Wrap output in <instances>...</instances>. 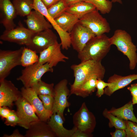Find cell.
<instances>
[{
	"label": "cell",
	"mask_w": 137,
	"mask_h": 137,
	"mask_svg": "<svg viewBox=\"0 0 137 137\" xmlns=\"http://www.w3.org/2000/svg\"><path fill=\"white\" fill-rule=\"evenodd\" d=\"M70 67L73 71L75 80L71 85L70 95L75 94L84 83L93 76H96L98 79H103L106 72L101 61L92 60L73 64Z\"/></svg>",
	"instance_id": "obj_1"
},
{
	"label": "cell",
	"mask_w": 137,
	"mask_h": 137,
	"mask_svg": "<svg viewBox=\"0 0 137 137\" xmlns=\"http://www.w3.org/2000/svg\"><path fill=\"white\" fill-rule=\"evenodd\" d=\"M109 39L105 34L93 38L78 53V58L81 62L88 60L101 61L110 50L111 45Z\"/></svg>",
	"instance_id": "obj_2"
},
{
	"label": "cell",
	"mask_w": 137,
	"mask_h": 137,
	"mask_svg": "<svg viewBox=\"0 0 137 137\" xmlns=\"http://www.w3.org/2000/svg\"><path fill=\"white\" fill-rule=\"evenodd\" d=\"M109 39L111 45H115L118 50L127 57L130 69L134 70L137 64V48L130 35L124 30L117 29Z\"/></svg>",
	"instance_id": "obj_3"
},
{
	"label": "cell",
	"mask_w": 137,
	"mask_h": 137,
	"mask_svg": "<svg viewBox=\"0 0 137 137\" xmlns=\"http://www.w3.org/2000/svg\"><path fill=\"white\" fill-rule=\"evenodd\" d=\"M53 71V68L50 67L48 63L41 64L38 62L25 67L22 71L21 75L16 79L21 81L25 87L31 88L41 80L45 73Z\"/></svg>",
	"instance_id": "obj_4"
},
{
	"label": "cell",
	"mask_w": 137,
	"mask_h": 137,
	"mask_svg": "<svg viewBox=\"0 0 137 137\" xmlns=\"http://www.w3.org/2000/svg\"><path fill=\"white\" fill-rule=\"evenodd\" d=\"M79 22L96 36L109 33L111 30L109 23L96 9L80 19Z\"/></svg>",
	"instance_id": "obj_5"
},
{
	"label": "cell",
	"mask_w": 137,
	"mask_h": 137,
	"mask_svg": "<svg viewBox=\"0 0 137 137\" xmlns=\"http://www.w3.org/2000/svg\"><path fill=\"white\" fill-rule=\"evenodd\" d=\"M24 47L14 50H0V82L5 79L11 70L21 65V58Z\"/></svg>",
	"instance_id": "obj_6"
},
{
	"label": "cell",
	"mask_w": 137,
	"mask_h": 137,
	"mask_svg": "<svg viewBox=\"0 0 137 137\" xmlns=\"http://www.w3.org/2000/svg\"><path fill=\"white\" fill-rule=\"evenodd\" d=\"M73 121L77 129L89 134H91L96 125L95 117L89 110L85 102L73 115Z\"/></svg>",
	"instance_id": "obj_7"
},
{
	"label": "cell",
	"mask_w": 137,
	"mask_h": 137,
	"mask_svg": "<svg viewBox=\"0 0 137 137\" xmlns=\"http://www.w3.org/2000/svg\"><path fill=\"white\" fill-rule=\"evenodd\" d=\"M16 113L19 119L18 125L27 129L33 123L40 120L33 107L22 96L15 102Z\"/></svg>",
	"instance_id": "obj_8"
},
{
	"label": "cell",
	"mask_w": 137,
	"mask_h": 137,
	"mask_svg": "<svg viewBox=\"0 0 137 137\" xmlns=\"http://www.w3.org/2000/svg\"><path fill=\"white\" fill-rule=\"evenodd\" d=\"M68 81L64 79L55 86L54 101L52 112L59 115L65 121L63 113L65 109L68 107L70 103L67 100V96L70 95V90L67 87Z\"/></svg>",
	"instance_id": "obj_9"
},
{
	"label": "cell",
	"mask_w": 137,
	"mask_h": 137,
	"mask_svg": "<svg viewBox=\"0 0 137 137\" xmlns=\"http://www.w3.org/2000/svg\"><path fill=\"white\" fill-rule=\"evenodd\" d=\"M56 35L50 29H48L34 33L26 47L40 53L58 41Z\"/></svg>",
	"instance_id": "obj_10"
},
{
	"label": "cell",
	"mask_w": 137,
	"mask_h": 137,
	"mask_svg": "<svg viewBox=\"0 0 137 137\" xmlns=\"http://www.w3.org/2000/svg\"><path fill=\"white\" fill-rule=\"evenodd\" d=\"M21 95L31 105L39 119L46 122L53 114L52 111L46 110L38 95L31 88L24 87L21 89Z\"/></svg>",
	"instance_id": "obj_11"
},
{
	"label": "cell",
	"mask_w": 137,
	"mask_h": 137,
	"mask_svg": "<svg viewBox=\"0 0 137 137\" xmlns=\"http://www.w3.org/2000/svg\"><path fill=\"white\" fill-rule=\"evenodd\" d=\"M71 45L78 53L81 52L88 42L96 36L79 22L70 33Z\"/></svg>",
	"instance_id": "obj_12"
},
{
	"label": "cell",
	"mask_w": 137,
	"mask_h": 137,
	"mask_svg": "<svg viewBox=\"0 0 137 137\" xmlns=\"http://www.w3.org/2000/svg\"><path fill=\"white\" fill-rule=\"evenodd\" d=\"M61 47V43L57 41L40 52L38 62L41 64L48 63L53 68L60 62H65L69 58L62 53Z\"/></svg>",
	"instance_id": "obj_13"
},
{
	"label": "cell",
	"mask_w": 137,
	"mask_h": 137,
	"mask_svg": "<svg viewBox=\"0 0 137 137\" xmlns=\"http://www.w3.org/2000/svg\"><path fill=\"white\" fill-rule=\"evenodd\" d=\"M34 34L21 25L11 30H5L0 36V39L4 41L26 46Z\"/></svg>",
	"instance_id": "obj_14"
},
{
	"label": "cell",
	"mask_w": 137,
	"mask_h": 137,
	"mask_svg": "<svg viewBox=\"0 0 137 137\" xmlns=\"http://www.w3.org/2000/svg\"><path fill=\"white\" fill-rule=\"evenodd\" d=\"M0 83V107L11 108L13 102L22 96L21 91L10 80L5 79Z\"/></svg>",
	"instance_id": "obj_15"
},
{
	"label": "cell",
	"mask_w": 137,
	"mask_h": 137,
	"mask_svg": "<svg viewBox=\"0 0 137 137\" xmlns=\"http://www.w3.org/2000/svg\"><path fill=\"white\" fill-rule=\"evenodd\" d=\"M17 15L14 6L10 0H0V23L8 30L15 27L14 21Z\"/></svg>",
	"instance_id": "obj_16"
},
{
	"label": "cell",
	"mask_w": 137,
	"mask_h": 137,
	"mask_svg": "<svg viewBox=\"0 0 137 137\" xmlns=\"http://www.w3.org/2000/svg\"><path fill=\"white\" fill-rule=\"evenodd\" d=\"M42 14L35 10L32 11L27 16L24 22L27 28L34 33L53 27L50 23Z\"/></svg>",
	"instance_id": "obj_17"
},
{
	"label": "cell",
	"mask_w": 137,
	"mask_h": 137,
	"mask_svg": "<svg viewBox=\"0 0 137 137\" xmlns=\"http://www.w3.org/2000/svg\"><path fill=\"white\" fill-rule=\"evenodd\" d=\"M137 79V74L122 76L114 74L109 77L108 82L112 85L106 87L104 90V94L110 96L114 92L123 88L130 84L133 81Z\"/></svg>",
	"instance_id": "obj_18"
},
{
	"label": "cell",
	"mask_w": 137,
	"mask_h": 137,
	"mask_svg": "<svg viewBox=\"0 0 137 137\" xmlns=\"http://www.w3.org/2000/svg\"><path fill=\"white\" fill-rule=\"evenodd\" d=\"M25 137H55L56 136L48 124L40 120L32 123L27 129Z\"/></svg>",
	"instance_id": "obj_19"
},
{
	"label": "cell",
	"mask_w": 137,
	"mask_h": 137,
	"mask_svg": "<svg viewBox=\"0 0 137 137\" xmlns=\"http://www.w3.org/2000/svg\"><path fill=\"white\" fill-rule=\"evenodd\" d=\"M64 121L58 114L54 113L47 123L52 130L58 137H72L76 128L74 127L71 130H68L63 125Z\"/></svg>",
	"instance_id": "obj_20"
},
{
	"label": "cell",
	"mask_w": 137,
	"mask_h": 137,
	"mask_svg": "<svg viewBox=\"0 0 137 137\" xmlns=\"http://www.w3.org/2000/svg\"><path fill=\"white\" fill-rule=\"evenodd\" d=\"M54 20L62 29L70 34L75 25L79 22V19L74 15L65 11Z\"/></svg>",
	"instance_id": "obj_21"
},
{
	"label": "cell",
	"mask_w": 137,
	"mask_h": 137,
	"mask_svg": "<svg viewBox=\"0 0 137 137\" xmlns=\"http://www.w3.org/2000/svg\"><path fill=\"white\" fill-rule=\"evenodd\" d=\"M133 104L130 101L122 107L118 108H112L109 112L124 120H129L137 123V119L133 112Z\"/></svg>",
	"instance_id": "obj_22"
},
{
	"label": "cell",
	"mask_w": 137,
	"mask_h": 137,
	"mask_svg": "<svg viewBox=\"0 0 137 137\" xmlns=\"http://www.w3.org/2000/svg\"><path fill=\"white\" fill-rule=\"evenodd\" d=\"M95 9V7L92 4L81 1L69 6L66 11L74 15L79 19Z\"/></svg>",
	"instance_id": "obj_23"
},
{
	"label": "cell",
	"mask_w": 137,
	"mask_h": 137,
	"mask_svg": "<svg viewBox=\"0 0 137 137\" xmlns=\"http://www.w3.org/2000/svg\"><path fill=\"white\" fill-rule=\"evenodd\" d=\"M12 3L17 15L21 16H27L33 9V0H13Z\"/></svg>",
	"instance_id": "obj_24"
},
{
	"label": "cell",
	"mask_w": 137,
	"mask_h": 137,
	"mask_svg": "<svg viewBox=\"0 0 137 137\" xmlns=\"http://www.w3.org/2000/svg\"><path fill=\"white\" fill-rule=\"evenodd\" d=\"M97 79L96 76L92 77L83 84L75 94L83 97L89 96L95 90Z\"/></svg>",
	"instance_id": "obj_25"
},
{
	"label": "cell",
	"mask_w": 137,
	"mask_h": 137,
	"mask_svg": "<svg viewBox=\"0 0 137 137\" xmlns=\"http://www.w3.org/2000/svg\"><path fill=\"white\" fill-rule=\"evenodd\" d=\"M37 53L35 51L24 47L21 57V65L26 67L38 62L39 57Z\"/></svg>",
	"instance_id": "obj_26"
},
{
	"label": "cell",
	"mask_w": 137,
	"mask_h": 137,
	"mask_svg": "<svg viewBox=\"0 0 137 137\" xmlns=\"http://www.w3.org/2000/svg\"><path fill=\"white\" fill-rule=\"evenodd\" d=\"M54 84L46 83L41 80L38 81L31 88L38 95H49L54 97Z\"/></svg>",
	"instance_id": "obj_27"
},
{
	"label": "cell",
	"mask_w": 137,
	"mask_h": 137,
	"mask_svg": "<svg viewBox=\"0 0 137 137\" xmlns=\"http://www.w3.org/2000/svg\"><path fill=\"white\" fill-rule=\"evenodd\" d=\"M102 114L104 116L109 119L110 128L114 127L115 128L125 130L126 125L125 120L113 115L107 109L104 110Z\"/></svg>",
	"instance_id": "obj_28"
},
{
	"label": "cell",
	"mask_w": 137,
	"mask_h": 137,
	"mask_svg": "<svg viewBox=\"0 0 137 137\" xmlns=\"http://www.w3.org/2000/svg\"><path fill=\"white\" fill-rule=\"evenodd\" d=\"M83 1L92 4L103 14L109 13L112 8V2L109 0H83Z\"/></svg>",
	"instance_id": "obj_29"
},
{
	"label": "cell",
	"mask_w": 137,
	"mask_h": 137,
	"mask_svg": "<svg viewBox=\"0 0 137 137\" xmlns=\"http://www.w3.org/2000/svg\"><path fill=\"white\" fill-rule=\"evenodd\" d=\"M68 7L64 0H61L47 8V11L54 19L65 11Z\"/></svg>",
	"instance_id": "obj_30"
},
{
	"label": "cell",
	"mask_w": 137,
	"mask_h": 137,
	"mask_svg": "<svg viewBox=\"0 0 137 137\" xmlns=\"http://www.w3.org/2000/svg\"><path fill=\"white\" fill-rule=\"evenodd\" d=\"M32 6L33 9L43 14L49 22L53 20L48 12L47 8L41 0H33Z\"/></svg>",
	"instance_id": "obj_31"
},
{
	"label": "cell",
	"mask_w": 137,
	"mask_h": 137,
	"mask_svg": "<svg viewBox=\"0 0 137 137\" xmlns=\"http://www.w3.org/2000/svg\"><path fill=\"white\" fill-rule=\"evenodd\" d=\"M125 121L126 137H137V123L130 121Z\"/></svg>",
	"instance_id": "obj_32"
},
{
	"label": "cell",
	"mask_w": 137,
	"mask_h": 137,
	"mask_svg": "<svg viewBox=\"0 0 137 137\" xmlns=\"http://www.w3.org/2000/svg\"><path fill=\"white\" fill-rule=\"evenodd\" d=\"M38 96L42 101L44 108L52 112L54 101V97L49 95H39Z\"/></svg>",
	"instance_id": "obj_33"
},
{
	"label": "cell",
	"mask_w": 137,
	"mask_h": 137,
	"mask_svg": "<svg viewBox=\"0 0 137 137\" xmlns=\"http://www.w3.org/2000/svg\"><path fill=\"white\" fill-rule=\"evenodd\" d=\"M19 119L16 112L11 110L10 114L5 118L4 124L8 126L14 127L18 124Z\"/></svg>",
	"instance_id": "obj_34"
},
{
	"label": "cell",
	"mask_w": 137,
	"mask_h": 137,
	"mask_svg": "<svg viewBox=\"0 0 137 137\" xmlns=\"http://www.w3.org/2000/svg\"><path fill=\"white\" fill-rule=\"evenodd\" d=\"M112 84L111 83L105 82L102 79H97L96 85V88L97 90L96 92V96L98 97H101L104 94L105 88Z\"/></svg>",
	"instance_id": "obj_35"
},
{
	"label": "cell",
	"mask_w": 137,
	"mask_h": 137,
	"mask_svg": "<svg viewBox=\"0 0 137 137\" xmlns=\"http://www.w3.org/2000/svg\"><path fill=\"white\" fill-rule=\"evenodd\" d=\"M6 106L0 107V115L2 118H6L10 114L11 110Z\"/></svg>",
	"instance_id": "obj_36"
},
{
	"label": "cell",
	"mask_w": 137,
	"mask_h": 137,
	"mask_svg": "<svg viewBox=\"0 0 137 137\" xmlns=\"http://www.w3.org/2000/svg\"><path fill=\"white\" fill-rule=\"evenodd\" d=\"M110 134L112 137H125L126 134L125 130L116 128L115 131L111 132Z\"/></svg>",
	"instance_id": "obj_37"
},
{
	"label": "cell",
	"mask_w": 137,
	"mask_h": 137,
	"mask_svg": "<svg viewBox=\"0 0 137 137\" xmlns=\"http://www.w3.org/2000/svg\"><path fill=\"white\" fill-rule=\"evenodd\" d=\"M127 89L130 92L132 97L137 96V83L131 84L130 86L128 87Z\"/></svg>",
	"instance_id": "obj_38"
},
{
	"label": "cell",
	"mask_w": 137,
	"mask_h": 137,
	"mask_svg": "<svg viewBox=\"0 0 137 137\" xmlns=\"http://www.w3.org/2000/svg\"><path fill=\"white\" fill-rule=\"evenodd\" d=\"M92 135L91 134L85 133L77 129L72 137H89Z\"/></svg>",
	"instance_id": "obj_39"
},
{
	"label": "cell",
	"mask_w": 137,
	"mask_h": 137,
	"mask_svg": "<svg viewBox=\"0 0 137 137\" xmlns=\"http://www.w3.org/2000/svg\"><path fill=\"white\" fill-rule=\"evenodd\" d=\"M3 137H25L24 135H23L21 134L20 132L18 129L15 130L13 131V133L10 135L7 134L4 135Z\"/></svg>",
	"instance_id": "obj_40"
},
{
	"label": "cell",
	"mask_w": 137,
	"mask_h": 137,
	"mask_svg": "<svg viewBox=\"0 0 137 137\" xmlns=\"http://www.w3.org/2000/svg\"><path fill=\"white\" fill-rule=\"evenodd\" d=\"M46 8H49L51 6L61 0H41Z\"/></svg>",
	"instance_id": "obj_41"
},
{
	"label": "cell",
	"mask_w": 137,
	"mask_h": 137,
	"mask_svg": "<svg viewBox=\"0 0 137 137\" xmlns=\"http://www.w3.org/2000/svg\"><path fill=\"white\" fill-rule=\"evenodd\" d=\"M64 1L68 6L83 1V0H64Z\"/></svg>",
	"instance_id": "obj_42"
},
{
	"label": "cell",
	"mask_w": 137,
	"mask_h": 137,
	"mask_svg": "<svg viewBox=\"0 0 137 137\" xmlns=\"http://www.w3.org/2000/svg\"><path fill=\"white\" fill-rule=\"evenodd\" d=\"M131 101L133 105L137 104V96L132 97Z\"/></svg>",
	"instance_id": "obj_43"
},
{
	"label": "cell",
	"mask_w": 137,
	"mask_h": 137,
	"mask_svg": "<svg viewBox=\"0 0 137 137\" xmlns=\"http://www.w3.org/2000/svg\"><path fill=\"white\" fill-rule=\"evenodd\" d=\"M111 1L112 3L117 2L121 4H122V0H111Z\"/></svg>",
	"instance_id": "obj_44"
}]
</instances>
